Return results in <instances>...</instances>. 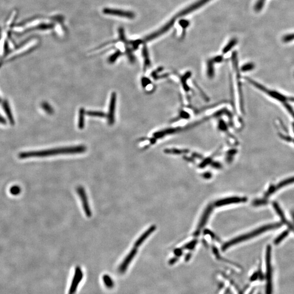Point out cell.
<instances>
[{
    "label": "cell",
    "mask_w": 294,
    "mask_h": 294,
    "mask_svg": "<svg viewBox=\"0 0 294 294\" xmlns=\"http://www.w3.org/2000/svg\"><path fill=\"white\" fill-rule=\"evenodd\" d=\"M103 13L108 15H116L121 17H125L129 19H132L134 18L135 15L133 13L128 11L124 10H118V9H113L110 8H105L103 10Z\"/></svg>",
    "instance_id": "10"
},
{
    "label": "cell",
    "mask_w": 294,
    "mask_h": 294,
    "mask_svg": "<svg viewBox=\"0 0 294 294\" xmlns=\"http://www.w3.org/2000/svg\"><path fill=\"white\" fill-rule=\"evenodd\" d=\"M212 162V158H211V157L205 158L203 161H202L201 163H200L199 167L200 168H204L205 167H206L207 165H208L210 163H211Z\"/></svg>",
    "instance_id": "31"
},
{
    "label": "cell",
    "mask_w": 294,
    "mask_h": 294,
    "mask_svg": "<svg viewBox=\"0 0 294 294\" xmlns=\"http://www.w3.org/2000/svg\"><path fill=\"white\" fill-rule=\"evenodd\" d=\"M86 114L85 109L80 108L78 112V128L79 129H83L85 127V116Z\"/></svg>",
    "instance_id": "19"
},
{
    "label": "cell",
    "mask_w": 294,
    "mask_h": 294,
    "mask_svg": "<svg viewBox=\"0 0 294 294\" xmlns=\"http://www.w3.org/2000/svg\"><path fill=\"white\" fill-rule=\"evenodd\" d=\"M9 191L10 194L13 196H17L21 192V188L18 185H14L10 187Z\"/></svg>",
    "instance_id": "27"
},
{
    "label": "cell",
    "mask_w": 294,
    "mask_h": 294,
    "mask_svg": "<svg viewBox=\"0 0 294 294\" xmlns=\"http://www.w3.org/2000/svg\"><path fill=\"white\" fill-rule=\"evenodd\" d=\"M177 260H178V259H177L176 258H173V259H171V261H170V264H174L175 262H176V261H177Z\"/></svg>",
    "instance_id": "43"
},
{
    "label": "cell",
    "mask_w": 294,
    "mask_h": 294,
    "mask_svg": "<svg viewBox=\"0 0 294 294\" xmlns=\"http://www.w3.org/2000/svg\"><path fill=\"white\" fill-rule=\"evenodd\" d=\"M192 157L193 158H199V159L203 158V156H201V154L197 153H194L192 154Z\"/></svg>",
    "instance_id": "39"
},
{
    "label": "cell",
    "mask_w": 294,
    "mask_h": 294,
    "mask_svg": "<svg viewBox=\"0 0 294 294\" xmlns=\"http://www.w3.org/2000/svg\"><path fill=\"white\" fill-rule=\"evenodd\" d=\"M294 182V177H292V178H291L288 179H286V180H283V181L281 182L280 183H278L276 186L273 187H270L269 190V191H267V193H266V194H265V196H266V197H267V196H269L270 194H272L274 191H276L277 190L280 189V188H281V187H283V186H286L287 185H289V184H290V183H293Z\"/></svg>",
    "instance_id": "13"
},
{
    "label": "cell",
    "mask_w": 294,
    "mask_h": 294,
    "mask_svg": "<svg viewBox=\"0 0 294 294\" xmlns=\"http://www.w3.org/2000/svg\"><path fill=\"white\" fill-rule=\"evenodd\" d=\"M189 149H180L177 148L166 149L164 150L165 153L168 154H173V155H181V154H185L189 153Z\"/></svg>",
    "instance_id": "17"
},
{
    "label": "cell",
    "mask_w": 294,
    "mask_h": 294,
    "mask_svg": "<svg viewBox=\"0 0 294 294\" xmlns=\"http://www.w3.org/2000/svg\"><path fill=\"white\" fill-rule=\"evenodd\" d=\"M214 61L212 59L208 60L206 63V75L209 79H212L215 76V68Z\"/></svg>",
    "instance_id": "14"
},
{
    "label": "cell",
    "mask_w": 294,
    "mask_h": 294,
    "mask_svg": "<svg viewBox=\"0 0 294 294\" xmlns=\"http://www.w3.org/2000/svg\"><path fill=\"white\" fill-rule=\"evenodd\" d=\"M253 68H254V65H253L252 63H247L242 67L241 68V71L242 72H247V71H251Z\"/></svg>",
    "instance_id": "30"
},
{
    "label": "cell",
    "mask_w": 294,
    "mask_h": 294,
    "mask_svg": "<svg viewBox=\"0 0 294 294\" xmlns=\"http://www.w3.org/2000/svg\"><path fill=\"white\" fill-rule=\"evenodd\" d=\"M137 252V249L136 247H134L133 249H131V251L130 252L128 255L126 256L125 258L124 259L122 264L119 265L118 267V272L119 274H123L125 272L126 270L128 267L129 264H130L132 260L133 259V258L136 256V253Z\"/></svg>",
    "instance_id": "8"
},
{
    "label": "cell",
    "mask_w": 294,
    "mask_h": 294,
    "mask_svg": "<svg viewBox=\"0 0 294 294\" xmlns=\"http://www.w3.org/2000/svg\"><path fill=\"white\" fill-rule=\"evenodd\" d=\"M116 102H117V94L115 92H113L111 94L109 107H108V112L107 118L108 121L109 125H112L114 123V113H115V109L116 107Z\"/></svg>",
    "instance_id": "7"
},
{
    "label": "cell",
    "mask_w": 294,
    "mask_h": 294,
    "mask_svg": "<svg viewBox=\"0 0 294 294\" xmlns=\"http://www.w3.org/2000/svg\"><path fill=\"white\" fill-rule=\"evenodd\" d=\"M42 107L44 111H45L46 113L49 114H53V110L52 106L46 102H44L42 103Z\"/></svg>",
    "instance_id": "24"
},
{
    "label": "cell",
    "mask_w": 294,
    "mask_h": 294,
    "mask_svg": "<svg viewBox=\"0 0 294 294\" xmlns=\"http://www.w3.org/2000/svg\"><path fill=\"white\" fill-rule=\"evenodd\" d=\"M197 244V240H194L189 242L188 244H186V245L184 246V248L187 249H194V247H195Z\"/></svg>",
    "instance_id": "34"
},
{
    "label": "cell",
    "mask_w": 294,
    "mask_h": 294,
    "mask_svg": "<svg viewBox=\"0 0 294 294\" xmlns=\"http://www.w3.org/2000/svg\"><path fill=\"white\" fill-rule=\"evenodd\" d=\"M258 294H261V293H260V292H259V293H258Z\"/></svg>",
    "instance_id": "44"
},
{
    "label": "cell",
    "mask_w": 294,
    "mask_h": 294,
    "mask_svg": "<svg viewBox=\"0 0 294 294\" xmlns=\"http://www.w3.org/2000/svg\"><path fill=\"white\" fill-rule=\"evenodd\" d=\"M201 121H199L195 122L190 125L186 126L185 127H176V128H169L161 130L156 131L153 134V137L156 139V140L158 139H161L164 138L166 136H169L171 135H174L176 133H179L183 132L185 131L188 130L189 129L194 128L195 126L201 124Z\"/></svg>",
    "instance_id": "3"
},
{
    "label": "cell",
    "mask_w": 294,
    "mask_h": 294,
    "mask_svg": "<svg viewBox=\"0 0 294 294\" xmlns=\"http://www.w3.org/2000/svg\"><path fill=\"white\" fill-rule=\"evenodd\" d=\"M146 48H146V47L143 48V53H142L144 58L143 69L144 71H147V69L149 68H150L151 66V62L149 57L148 52L147 49Z\"/></svg>",
    "instance_id": "18"
},
{
    "label": "cell",
    "mask_w": 294,
    "mask_h": 294,
    "mask_svg": "<svg viewBox=\"0 0 294 294\" xmlns=\"http://www.w3.org/2000/svg\"><path fill=\"white\" fill-rule=\"evenodd\" d=\"M288 233H289V231H288V230H285V231H284V232H283L280 235L278 236L276 239L275 241H274V244H276V245L279 244V242L281 241L283 239L285 238L288 235Z\"/></svg>",
    "instance_id": "28"
},
{
    "label": "cell",
    "mask_w": 294,
    "mask_h": 294,
    "mask_svg": "<svg viewBox=\"0 0 294 294\" xmlns=\"http://www.w3.org/2000/svg\"><path fill=\"white\" fill-rule=\"evenodd\" d=\"M194 85L196 88H197V89L198 90L199 92V93H200V94H201V96L203 97V98L205 100V101H206V102H208V101H209V98L208 97V96H206V94H205V93L202 90V89L201 88V87H200V86H199V85H198L197 83V82H195V81H194Z\"/></svg>",
    "instance_id": "26"
},
{
    "label": "cell",
    "mask_w": 294,
    "mask_h": 294,
    "mask_svg": "<svg viewBox=\"0 0 294 294\" xmlns=\"http://www.w3.org/2000/svg\"><path fill=\"white\" fill-rule=\"evenodd\" d=\"M183 158L188 162H192L194 163V158L192 157H187V156H183Z\"/></svg>",
    "instance_id": "40"
},
{
    "label": "cell",
    "mask_w": 294,
    "mask_h": 294,
    "mask_svg": "<svg viewBox=\"0 0 294 294\" xmlns=\"http://www.w3.org/2000/svg\"><path fill=\"white\" fill-rule=\"evenodd\" d=\"M203 176L204 178L208 179H210L211 178V176H212V175H211V174L210 173H209V172H206V173L203 174Z\"/></svg>",
    "instance_id": "41"
},
{
    "label": "cell",
    "mask_w": 294,
    "mask_h": 294,
    "mask_svg": "<svg viewBox=\"0 0 294 294\" xmlns=\"http://www.w3.org/2000/svg\"><path fill=\"white\" fill-rule=\"evenodd\" d=\"M174 254H176V256H180L183 254V251L181 249H176L174 251Z\"/></svg>",
    "instance_id": "38"
},
{
    "label": "cell",
    "mask_w": 294,
    "mask_h": 294,
    "mask_svg": "<svg viewBox=\"0 0 294 294\" xmlns=\"http://www.w3.org/2000/svg\"><path fill=\"white\" fill-rule=\"evenodd\" d=\"M211 164V166L213 167L214 168H215V169H220L222 168L221 163H220L219 162H217V161L212 162Z\"/></svg>",
    "instance_id": "36"
},
{
    "label": "cell",
    "mask_w": 294,
    "mask_h": 294,
    "mask_svg": "<svg viewBox=\"0 0 294 294\" xmlns=\"http://www.w3.org/2000/svg\"><path fill=\"white\" fill-rule=\"evenodd\" d=\"M82 277H83V273L80 267H76L68 294H76L78 287L82 279Z\"/></svg>",
    "instance_id": "6"
},
{
    "label": "cell",
    "mask_w": 294,
    "mask_h": 294,
    "mask_svg": "<svg viewBox=\"0 0 294 294\" xmlns=\"http://www.w3.org/2000/svg\"><path fill=\"white\" fill-rule=\"evenodd\" d=\"M258 273H255L254 274L252 275V276L251 277V280L252 281H256L258 278Z\"/></svg>",
    "instance_id": "42"
},
{
    "label": "cell",
    "mask_w": 294,
    "mask_h": 294,
    "mask_svg": "<svg viewBox=\"0 0 294 294\" xmlns=\"http://www.w3.org/2000/svg\"><path fill=\"white\" fill-rule=\"evenodd\" d=\"M85 151L86 147L85 146L82 145L71 146L43 151L22 152L19 154V158L21 159H25L31 158H44L57 155L78 154L83 153Z\"/></svg>",
    "instance_id": "1"
},
{
    "label": "cell",
    "mask_w": 294,
    "mask_h": 294,
    "mask_svg": "<svg viewBox=\"0 0 294 294\" xmlns=\"http://www.w3.org/2000/svg\"><path fill=\"white\" fill-rule=\"evenodd\" d=\"M213 206L211 205H209V206L206 208L205 211L204 212L203 215L201 217V219L199 221L198 226L197 228L196 229L195 233H194V236H198L199 234H200V232L201 230V228L204 226V225L206 224V222L209 219V216L210 215L211 212L212 211Z\"/></svg>",
    "instance_id": "9"
},
{
    "label": "cell",
    "mask_w": 294,
    "mask_h": 294,
    "mask_svg": "<svg viewBox=\"0 0 294 294\" xmlns=\"http://www.w3.org/2000/svg\"><path fill=\"white\" fill-rule=\"evenodd\" d=\"M281 226V223L270 224H267L266 226L260 227L259 228H258L256 230H253V231L250 232V233H249L247 234H245V235H243L241 236H238L236 238L233 239L230 241L227 242L226 244H224L223 246L222 247V251H226L227 249H228L229 247H230L231 246H233L235 244H238L239 242L244 241H246V240H247L248 239H251V238H252L254 236H257L258 235L261 234L262 233L267 231L268 230L278 228Z\"/></svg>",
    "instance_id": "2"
},
{
    "label": "cell",
    "mask_w": 294,
    "mask_h": 294,
    "mask_svg": "<svg viewBox=\"0 0 294 294\" xmlns=\"http://www.w3.org/2000/svg\"><path fill=\"white\" fill-rule=\"evenodd\" d=\"M103 282L106 287L108 288H112L114 286V282L113 280L108 275H104L103 277Z\"/></svg>",
    "instance_id": "23"
},
{
    "label": "cell",
    "mask_w": 294,
    "mask_h": 294,
    "mask_svg": "<svg viewBox=\"0 0 294 294\" xmlns=\"http://www.w3.org/2000/svg\"><path fill=\"white\" fill-rule=\"evenodd\" d=\"M212 60H213L215 63H221L222 60H223V57H222V56H216L215 57L212 58Z\"/></svg>",
    "instance_id": "35"
},
{
    "label": "cell",
    "mask_w": 294,
    "mask_h": 294,
    "mask_svg": "<svg viewBox=\"0 0 294 294\" xmlns=\"http://www.w3.org/2000/svg\"><path fill=\"white\" fill-rule=\"evenodd\" d=\"M217 128L219 129V130L221 132L229 134L228 131V126L227 125L226 122L224 121L222 119H220L218 121Z\"/></svg>",
    "instance_id": "21"
},
{
    "label": "cell",
    "mask_w": 294,
    "mask_h": 294,
    "mask_svg": "<svg viewBox=\"0 0 294 294\" xmlns=\"http://www.w3.org/2000/svg\"><path fill=\"white\" fill-rule=\"evenodd\" d=\"M271 247L267 246L266 252V294H272L273 292L272 269L271 263Z\"/></svg>",
    "instance_id": "4"
},
{
    "label": "cell",
    "mask_w": 294,
    "mask_h": 294,
    "mask_svg": "<svg viewBox=\"0 0 294 294\" xmlns=\"http://www.w3.org/2000/svg\"><path fill=\"white\" fill-rule=\"evenodd\" d=\"M121 52L119 51H118L115 53H114L113 55L111 56V57L108 59V62L110 63H113L116 61V60L118 58V57L121 55Z\"/></svg>",
    "instance_id": "33"
},
{
    "label": "cell",
    "mask_w": 294,
    "mask_h": 294,
    "mask_svg": "<svg viewBox=\"0 0 294 294\" xmlns=\"http://www.w3.org/2000/svg\"><path fill=\"white\" fill-rule=\"evenodd\" d=\"M204 233H205V234H209V235H210V236H211V238H212V239H216V240H218V241H219V239H218V238L216 237V235H215L214 233H213L212 232H211V231H210L209 230L205 229V230H204Z\"/></svg>",
    "instance_id": "37"
},
{
    "label": "cell",
    "mask_w": 294,
    "mask_h": 294,
    "mask_svg": "<svg viewBox=\"0 0 294 294\" xmlns=\"http://www.w3.org/2000/svg\"><path fill=\"white\" fill-rule=\"evenodd\" d=\"M237 153V151L235 149H230L229 151H227V160L228 162H230V161L232 160V158H233V156H234V155L236 154Z\"/></svg>",
    "instance_id": "29"
},
{
    "label": "cell",
    "mask_w": 294,
    "mask_h": 294,
    "mask_svg": "<svg viewBox=\"0 0 294 294\" xmlns=\"http://www.w3.org/2000/svg\"><path fill=\"white\" fill-rule=\"evenodd\" d=\"M191 75H192V73H191V71H187L183 75L181 76L180 77L183 88L186 93H189L190 91V88L188 86V85L187 83V81L189 78H191Z\"/></svg>",
    "instance_id": "15"
},
{
    "label": "cell",
    "mask_w": 294,
    "mask_h": 294,
    "mask_svg": "<svg viewBox=\"0 0 294 294\" xmlns=\"http://www.w3.org/2000/svg\"><path fill=\"white\" fill-rule=\"evenodd\" d=\"M190 118V114L187 112L181 110L179 113L178 116L176 118H174L171 121V123H175L176 121L180 119H189Z\"/></svg>",
    "instance_id": "20"
},
{
    "label": "cell",
    "mask_w": 294,
    "mask_h": 294,
    "mask_svg": "<svg viewBox=\"0 0 294 294\" xmlns=\"http://www.w3.org/2000/svg\"><path fill=\"white\" fill-rule=\"evenodd\" d=\"M236 43V40H233L230 41V42H229V43H228V44H227V45L224 48L223 50H222L223 53L225 54V53H227L228 51L230 50L231 48L234 47V46L235 45Z\"/></svg>",
    "instance_id": "25"
},
{
    "label": "cell",
    "mask_w": 294,
    "mask_h": 294,
    "mask_svg": "<svg viewBox=\"0 0 294 294\" xmlns=\"http://www.w3.org/2000/svg\"><path fill=\"white\" fill-rule=\"evenodd\" d=\"M274 209L276 210V211H277V212L278 213V214L279 216H280V217H281V220L284 222V223L286 224L289 227V229H290L291 230H292L294 232V227L292 226V224L290 223L289 222L287 221V220H286V219H285L284 214H283V212L281 211V209H280V208H279V206H278V204L276 203H274Z\"/></svg>",
    "instance_id": "16"
},
{
    "label": "cell",
    "mask_w": 294,
    "mask_h": 294,
    "mask_svg": "<svg viewBox=\"0 0 294 294\" xmlns=\"http://www.w3.org/2000/svg\"><path fill=\"white\" fill-rule=\"evenodd\" d=\"M76 190H77L78 194L80 198L81 201H82V207H83V210L85 211V215L87 217L89 218L92 216V211H91L90 206H89V205L88 203V198H87V197L85 190L84 189L82 186H78Z\"/></svg>",
    "instance_id": "5"
},
{
    "label": "cell",
    "mask_w": 294,
    "mask_h": 294,
    "mask_svg": "<svg viewBox=\"0 0 294 294\" xmlns=\"http://www.w3.org/2000/svg\"><path fill=\"white\" fill-rule=\"evenodd\" d=\"M86 114L88 116H91V117H100V118H104L106 116L105 113L101 111H88L86 112Z\"/></svg>",
    "instance_id": "22"
},
{
    "label": "cell",
    "mask_w": 294,
    "mask_h": 294,
    "mask_svg": "<svg viewBox=\"0 0 294 294\" xmlns=\"http://www.w3.org/2000/svg\"><path fill=\"white\" fill-rule=\"evenodd\" d=\"M151 81L149 78L147 77H143L141 78V84L143 87V88H146L147 86H148L149 85H151Z\"/></svg>",
    "instance_id": "32"
},
{
    "label": "cell",
    "mask_w": 294,
    "mask_h": 294,
    "mask_svg": "<svg viewBox=\"0 0 294 294\" xmlns=\"http://www.w3.org/2000/svg\"><path fill=\"white\" fill-rule=\"evenodd\" d=\"M246 201L247 198L245 197H242V198L237 197H229L227 198L222 199L216 201L215 203V205L217 206H221L226 205L230 204L238 203L245 202Z\"/></svg>",
    "instance_id": "11"
},
{
    "label": "cell",
    "mask_w": 294,
    "mask_h": 294,
    "mask_svg": "<svg viewBox=\"0 0 294 294\" xmlns=\"http://www.w3.org/2000/svg\"><path fill=\"white\" fill-rule=\"evenodd\" d=\"M155 229H156V226H151L150 228H149L143 234H142V235L137 239V240L135 242V247H136V248H137L138 247L140 246L142 244V243L145 241V240H146Z\"/></svg>",
    "instance_id": "12"
}]
</instances>
